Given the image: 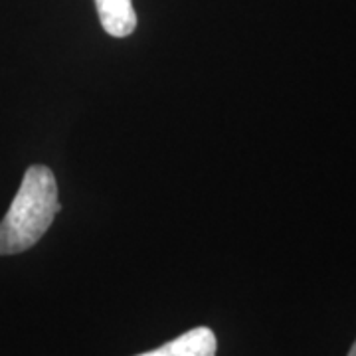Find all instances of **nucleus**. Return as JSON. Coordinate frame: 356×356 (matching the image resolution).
Segmentation results:
<instances>
[{
    "mask_svg": "<svg viewBox=\"0 0 356 356\" xmlns=\"http://www.w3.org/2000/svg\"><path fill=\"white\" fill-rule=\"evenodd\" d=\"M60 210L54 172L48 166H30L0 222V255L22 254L36 245Z\"/></svg>",
    "mask_w": 356,
    "mask_h": 356,
    "instance_id": "obj_1",
    "label": "nucleus"
},
{
    "mask_svg": "<svg viewBox=\"0 0 356 356\" xmlns=\"http://www.w3.org/2000/svg\"><path fill=\"white\" fill-rule=\"evenodd\" d=\"M216 334L208 327H198L163 344L161 348L137 356H216Z\"/></svg>",
    "mask_w": 356,
    "mask_h": 356,
    "instance_id": "obj_2",
    "label": "nucleus"
},
{
    "mask_svg": "<svg viewBox=\"0 0 356 356\" xmlns=\"http://www.w3.org/2000/svg\"><path fill=\"white\" fill-rule=\"evenodd\" d=\"M103 30L113 38L131 36L137 28L133 0H95Z\"/></svg>",
    "mask_w": 356,
    "mask_h": 356,
    "instance_id": "obj_3",
    "label": "nucleus"
},
{
    "mask_svg": "<svg viewBox=\"0 0 356 356\" xmlns=\"http://www.w3.org/2000/svg\"><path fill=\"white\" fill-rule=\"evenodd\" d=\"M348 356H356V341H355V344H353V348L348 350Z\"/></svg>",
    "mask_w": 356,
    "mask_h": 356,
    "instance_id": "obj_4",
    "label": "nucleus"
}]
</instances>
